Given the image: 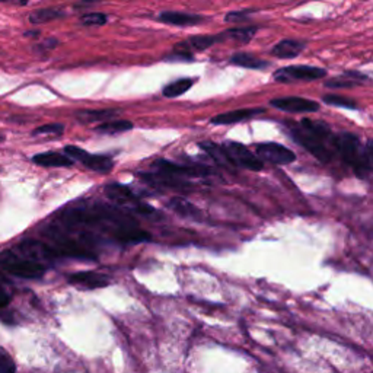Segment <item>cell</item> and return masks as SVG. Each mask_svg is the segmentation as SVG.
I'll return each mask as SVG.
<instances>
[{"mask_svg": "<svg viewBox=\"0 0 373 373\" xmlns=\"http://www.w3.org/2000/svg\"><path fill=\"white\" fill-rule=\"evenodd\" d=\"M60 214V223L72 230L82 229V232L88 230V233L95 230L100 232V235H108L114 241L122 244H136L150 240V235L134 223L126 211L112 209L103 203H85L84 206L77 204L73 209H65Z\"/></svg>", "mask_w": 373, "mask_h": 373, "instance_id": "obj_1", "label": "cell"}, {"mask_svg": "<svg viewBox=\"0 0 373 373\" xmlns=\"http://www.w3.org/2000/svg\"><path fill=\"white\" fill-rule=\"evenodd\" d=\"M289 134L292 139L310 152L318 161L328 164L332 158L336 149V137L329 126L321 122L302 120L299 123L289 124Z\"/></svg>", "mask_w": 373, "mask_h": 373, "instance_id": "obj_2", "label": "cell"}, {"mask_svg": "<svg viewBox=\"0 0 373 373\" xmlns=\"http://www.w3.org/2000/svg\"><path fill=\"white\" fill-rule=\"evenodd\" d=\"M336 149L340 158L353 168L360 178H367L370 169L366 159L365 145H362L358 136L351 133H341L336 137Z\"/></svg>", "mask_w": 373, "mask_h": 373, "instance_id": "obj_3", "label": "cell"}, {"mask_svg": "<svg viewBox=\"0 0 373 373\" xmlns=\"http://www.w3.org/2000/svg\"><path fill=\"white\" fill-rule=\"evenodd\" d=\"M0 267L11 273L12 276L25 280L41 279L47 271L44 264L27 259L13 249H5L0 252Z\"/></svg>", "mask_w": 373, "mask_h": 373, "instance_id": "obj_4", "label": "cell"}, {"mask_svg": "<svg viewBox=\"0 0 373 373\" xmlns=\"http://www.w3.org/2000/svg\"><path fill=\"white\" fill-rule=\"evenodd\" d=\"M105 194L107 197L119 207L120 210L124 211H134L137 214H142V216H150L155 214L156 210L143 203L137 195L126 185L122 184H110L105 187Z\"/></svg>", "mask_w": 373, "mask_h": 373, "instance_id": "obj_5", "label": "cell"}, {"mask_svg": "<svg viewBox=\"0 0 373 373\" xmlns=\"http://www.w3.org/2000/svg\"><path fill=\"white\" fill-rule=\"evenodd\" d=\"M325 76H327L325 69L315 67V66H303V65L282 67V69L274 72V74H273L274 81L280 82V84L312 82V81L322 79V77H325Z\"/></svg>", "mask_w": 373, "mask_h": 373, "instance_id": "obj_6", "label": "cell"}, {"mask_svg": "<svg viewBox=\"0 0 373 373\" xmlns=\"http://www.w3.org/2000/svg\"><path fill=\"white\" fill-rule=\"evenodd\" d=\"M153 169L159 174L171 175L175 176V178H206V176H211L214 172L211 168L204 166V165H180V164H174L165 159L156 161L153 165Z\"/></svg>", "mask_w": 373, "mask_h": 373, "instance_id": "obj_7", "label": "cell"}, {"mask_svg": "<svg viewBox=\"0 0 373 373\" xmlns=\"http://www.w3.org/2000/svg\"><path fill=\"white\" fill-rule=\"evenodd\" d=\"M226 155L229 156V159L233 166H240L248 171H261L264 168L263 162L255 153H252L248 148L238 142H226L222 145Z\"/></svg>", "mask_w": 373, "mask_h": 373, "instance_id": "obj_8", "label": "cell"}, {"mask_svg": "<svg viewBox=\"0 0 373 373\" xmlns=\"http://www.w3.org/2000/svg\"><path fill=\"white\" fill-rule=\"evenodd\" d=\"M65 153L69 156L70 159H76L79 161L82 165H85L88 169L93 171V172H100V174H107L112 169L114 164L112 159L108 158V156L104 155H93L89 153L81 148L77 146H66L65 148Z\"/></svg>", "mask_w": 373, "mask_h": 373, "instance_id": "obj_9", "label": "cell"}, {"mask_svg": "<svg viewBox=\"0 0 373 373\" xmlns=\"http://www.w3.org/2000/svg\"><path fill=\"white\" fill-rule=\"evenodd\" d=\"M16 249H18V254H21L24 255V257L31 259L41 264H44L46 261L51 263L57 260L58 257H62V255L58 254V251L53 245H47V244H43L40 241H34V240L22 241L18 245Z\"/></svg>", "mask_w": 373, "mask_h": 373, "instance_id": "obj_10", "label": "cell"}, {"mask_svg": "<svg viewBox=\"0 0 373 373\" xmlns=\"http://www.w3.org/2000/svg\"><path fill=\"white\" fill-rule=\"evenodd\" d=\"M255 152L261 162L273 165H289L296 161V155L279 143H260L255 148Z\"/></svg>", "mask_w": 373, "mask_h": 373, "instance_id": "obj_11", "label": "cell"}, {"mask_svg": "<svg viewBox=\"0 0 373 373\" xmlns=\"http://www.w3.org/2000/svg\"><path fill=\"white\" fill-rule=\"evenodd\" d=\"M270 105L292 114H306V112H315L320 110V104L317 101H310L306 100V98H299V96L277 98V100H273Z\"/></svg>", "mask_w": 373, "mask_h": 373, "instance_id": "obj_12", "label": "cell"}, {"mask_svg": "<svg viewBox=\"0 0 373 373\" xmlns=\"http://www.w3.org/2000/svg\"><path fill=\"white\" fill-rule=\"evenodd\" d=\"M69 283L92 290V289L107 287L110 284V279L95 271H79L69 276Z\"/></svg>", "mask_w": 373, "mask_h": 373, "instance_id": "obj_13", "label": "cell"}, {"mask_svg": "<svg viewBox=\"0 0 373 373\" xmlns=\"http://www.w3.org/2000/svg\"><path fill=\"white\" fill-rule=\"evenodd\" d=\"M158 19L164 24L174 27H194L203 22V16L187 13V12H175V11H164L159 13Z\"/></svg>", "mask_w": 373, "mask_h": 373, "instance_id": "obj_14", "label": "cell"}, {"mask_svg": "<svg viewBox=\"0 0 373 373\" xmlns=\"http://www.w3.org/2000/svg\"><path fill=\"white\" fill-rule=\"evenodd\" d=\"M264 110L263 108H245V110H235V111H229L225 114H219L211 119V124H235V123H240V122H245L249 119H254L255 115L263 114Z\"/></svg>", "mask_w": 373, "mask_h": 373, "instance_id": "obj_15", "label": "cell"}, {"mask_svg": "<svg viewBox=\"0 0 373 373\" xmlns=\"http://www.w3.org/2000/svg\"><path fill=\"white\" fill-rule=\"evenodd\" d=\"M223 38H225V34L223 35H195V37L188 38L187 41L176 46L175 50L185 51V53H190L191 50L202 51V50H206V48L211 47L216 43L222 41Z\"/></svg>", "mask_w": 373, "mask_h": 373, "instance_id": "obj_16", "label": "cell"}, {"mask_svg": "<svg viewBox=\"0 0 373 373\" xmlns=\"http://www.w3.org/2000/svg\"><path fill=\"white\" fill-rule=\"evenodd\" d=\"M32 161L37 165L48 166V168H65V166L73 165V159H70L66 153H60V152L38 153L34 156Z\"/></svg>", "mask_w": 373, "mask_h": 373, "instance_id": "obj_17", "label": "cell"}, {"mask_svg": "<svg viewBox=\"0 0 373 373\" xmlns=\"http://www.w3.org/2000/svg\"><path fill=\"white\" fill-rule=\"evenodd\" d=\"M168 207L176 213L181 218L185 219H192V221H199L202 218V211L195 207L192 203H190L188 200L183 199V197H175L172 200H169Z\"/></svg>", "mask_w": 373, "mask_h": 373, "instance_id": "obj_18", "label": "cell"}, {"mask_svg": "<svg viewBox=\"0 0 373 373\" xmlns=\"http://www.w3.org/2000/svg\"><path fill=\"white\" fill-rule=\"evenodd\" d=\"M305 50V43L296 40H283L271 48V54L279 58H294Z\"/></svg>", "mask_w": 373, "mask_h": 373, "instance_id": "obj_19", "label": "cell"}, {"mask_svg": "<svg viewBox=\"0 0 373 373\" xmlns=\"http://www.w3.org/2000/svg\"><path fill=\"white\" fill-rule=\"evenodd\" d=\"M230 63L245 69H254V70H263L270 66L268 62L263 60V58L249 54V53H237L230 57Z\"/></svg>", "mask_w": 373, "mask_h": 373, "instance_id": "obj_20", "label": "cell"}, {"mask_svg": "<svg viewBox=\"0 0 373 373\" xmlns=\"http://www.w3.org/2000/svg\"><path fill=\"white\" fill-rule=\"evenodd\" d=\"M117 111L114 110H85L77 111L76 119L82 123H95V122H111V117H114Z\"/></svg>", "mask_w": 373, "mask_h": 373, "instance_id": "obj_21", "label": "cell"}, {"mask_svg": "<svg viewBox=\"0 0 373 373\" xmlns=\"http://www.w3.org/2000/svg\"><path fill=\"white\" fill-rule=\"evenodd\" d=\"M200 148L210 156V158L216 162V164H219L222 166H226V168H230L233 166L230 159H229V156L226 155L223 146L221 145H216L213 142H203L200 143Z\"/></svg>", "mask_w": 373, "mask_h": 373, "instance_id": "obj_22", "label": "cell"}, {"mask_svg": "<svg viewBox=\"0 0 373 373\" xmlns=\"http://www.w3.org/2000/svg\"><path fill=\"white\" fill-rule=\"evenodd\" d=\"M359 73L358 72H346L340 77H332L328 82H325V88L331 89H343V88H355L360 85V82L355 81L353 77H356Z\"/></svg>", "mask_w": 373, "mask_h": 373, "instance_id": "obj_23", "label": "cell"}, {"mask_svg": "<svg viewBox=\"0 0 373 373\" xmlns=\"http://www.w3.org/2000/svg\"><path fill=\"white\" fill-rule=\"evenodd\" d=\"M133 129V123L127 120H114V122H107L96 127L98 133L103 134H119V133H126Z\"/></svg>", "mask_w": 373, "mask_h": 373, "instance_id": "obj_24", "label": "cell"}, {"mask_svg": "<svg viewBox=\"0 0 373 373\" xmlns=\"http://www.w3.org/2000/svg\"><path fill=\"white\" fill-rule=\"evenodd\" d=\"M63 16H65V12L60 9H40L30 15V21L32 24H44V22L54 21V19L63 18Z\"/></svg>", "mask_w": 373, "mask_h": 373, "instance_id": "obj_25", "label": "cell"}, {"mask_svg": "<svg viewBox=\"0 0 373 373\" xmlns=\"http://www.w3.org/2000/svg\"><path fill=\"white\" fill-rule=\"evenodd\" d=\"M194 85L192 79H178L164 88V96L166 98H176L184 95L191 86Z\"/></svg>", "mask_w": 373, "mask_h": 373, "instance_id": "obj_26", "label": "cell"}, {"mask_svg": "<svg viewBox=\"0 0 373 373\" xmlns=\"http://www.w3.org/2000/svg\"><path fill=\"white\" fill-rule=\"evenodd\" d=\"M322 101L327 105L331 107H340V108H347V110H358V105L355 101L348 100V98L344 96H339V95H325L322 98Z\"/></svg>", "mask_w": 373, "mask_h": 373, "instance_id": "obj_27", "label": "cell"}, {"mask_svg": "<svg viewBox=\"0 0 373 373\" xmlns=\"http://www.w3.org/2000/svg\"><path fill=\"white\" fill-rule=\"evenodd\" d=\"M257 32V28L255 27H247V28H233L225 32V35L233 38V40L241 41V43H248L251 41V38Z\"/></svg>", "mask_w": 373, "mask_h": 373, "instance_id": "obj_28", "label": "cell"}, {"mask_svg": "<svg viewBox=\"0 0 373 373\" xmlns=\"http://www.w3.org/2000/svg\"><path fill=\"white\" fill-rule=\"evenodd\" d=\"M0 373H16V363L9 351L0 346Z\"/></svg>", "mask_w": 373, "mask_h": 373, "instance_id": "obj_29", "label": "cell"}, {"mask_svg": "<svg viewBox=\"0 0 373 373\" xmlns=\"http://www.w3.org/2000/svg\"><path fill=\"white\" fill-rule=\"evenodd\" d=\"M108 16L105 13L101 12H91V13H85L81 18V22L86 27H98V25H104L107 22Z\"/></svg>", "mask_w": 373, "mask_h": 373, "instance_id": "obj_30", "label": "cell"}, {"mask_svg": "<svg viewBox=\"0 0 373 373\" xmlns=\"http://www.w3.org/2000/svg\"><path fill=\"white\" fill-rule=\"evenodd\" d=\"M65 133L63 124H46L34 130V136H60Z\"/></svg>", "mask_w": 373, "mask_h": 373, "instance_id": "obj_31", "label": "cell"}, {"mask_svg": "<svg viewBox=\"0 0 373 373\" xmlns=\"http://www.w3.org/2000/svg\"><path fill=\"white\" fill-rule=\"evenodd\" d=\"M165 60L166 62H176V63H190L194 60V55L191 53H185V51H178V50H175L174 54H169L168 57H165Z\"/></svg>", "mask_w": 373, "mask_h": 373, "instance_id": "obj_32", "label": "cell"}, {"mask_svg": "<svg viewBox=\"0 0 373 373\" xmlns=\"http://www.w3.org/2000/svg\"><path fill=\"white\" fill-rule=\"evenodd\" d=\"M11 299H12V294L6 287L5 279L0 276V310L5 309L11 303Z\"/></svg>", "mask_w": 373, "mask_h": 373, "instance_id": "obj_33", "label": "cell"}, {"mask_svg": "<svg viewBox=\"0 0 373 373\" xmlns=\"http://www.w3.org/2000/svg\"><path fill=\"white\" fill-rule=\"evenodd\" d=\"M251 13H254L252 9H247V11H233V12H229L226 15V21L228 22H238V21H244V19H247Z\"/></svg>", "mask_w": 373, "mask_h": 373, "instance_id": "obj_34", "label": "cell"}, {"mask_svg": "<svg viewBox=\"0 0 373 373\" xmlns=\"http://www.w3.org/2000/svg\"><path fill=\"white\" fill-rule=\"evenodd\" d=\"M0 140H2V137H0Z\"/></svg>", "mask_w": 373, "mask_h": 373, "instance_id": "obj_35", "label": "cell"}]
</instances>
